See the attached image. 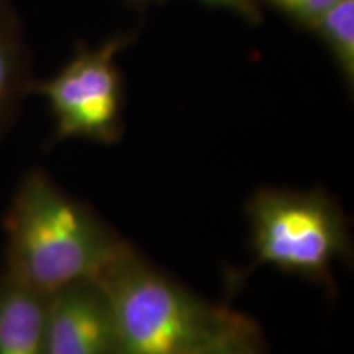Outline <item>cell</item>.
<instances>
[{
    "mask_svg": "<svg viewBox=\"0 0 354 354\" xmlns=\"http://www.w3.org/2000/svg\"><path fill=\"white\" fill-rule=\"evenodd\" d=\"M6 230L7 272L46 297L76 282L94 281L123 245L39 171L20 184Z\"/></svg>",
    "mask_w": 354,
    "mask_h": 354,
    "instance_id": "obj_1",
    "label": "cell"
},
{
    "mask_svg": "<svg viewBox=\"0 0 354 354\" xmlns=\"http://www.w3.org/2000/svg\"><path fill=\"white\" fill-rule=\"evenodd\" d=\"M94 281L109 305L112 354H202L232 315L151 268L127 243Z\"/></svg>",
    "mask_w": 354,
    "mask_h": 354,
    "instance_id": "obj_2",
    "label": "cell"
},
{
    "mask_svg": "<svg viewBox=\"0 0 354 354\" xmlns=\"http://www.w3.org/2000/svg\"><path fill=\"white\" fill-rule=\"evenodd\" d=\"M254 266L268 264L330 282L335 261L351 253L346 216L323 192L263 189L248 203Z\"/></svg>",
    "mask_w": 354,
    "mask_h": 354,
    "instance_id": "obj_3",
    "label": "cell"
},
{
    "mask_svg": "<svg viewBox=\"0 0 354 354\" xmlns=\"http://www.w3.org/2000/svg\"><path fill=\"white\" fill-rule=\"evenodd\" d=\"M131 41L133 37L122 35L95 50L81 44L56 76L33 84V91L48 100L57 138L120 140L123 81L115 56Z\"/></svg>",
    "mask_w": 354,
    "mask_h": 354,
    "instance_id": "obj_4",
    "label": "cell"
},
{
    "mask_svg": "<svg viewBox=\"0 0 354 354\" xmlns=\"http://www.w3.org/2000/svg\"><path fill=\"white\" fill-rule=\"evenodd\" d=\"M112 320L95 281H81L48 302L44 354H112Z\"/></svg>",
    "mask_w": 354,
    "mask_h": 354,
    "instance_id": "obj_5",
    "label": "cell"
},
{
    "mask_svg": "<svg viewBox=\"0 0 354 354\" xmlns=\"http://www.w3.org/2000/svg\"><path fill=\"white\" fill-rule=\"evenodd\" d=\"M48 302L7 272L0 284V354H44Z\"/></svg>",
    "mask_w": 354,
    "mask_h": 354,
    "instance_id": "obj_6",
    "label": "cell"
},
{
    "mask_svg": "<svg viewBox=\"0 0 354 354\" xmlns=\"http://www.w3.org/2000/svg\"><path fill=\"white\" fill-rule=\"evenodd\" d=\"M20 24L10 0H0V125L25 86V51Z\"/></svg>",
    "mask_w": 354,
    "mask_h": 354,
    "instance_id": "obj_7",
    "label": "cell"
},
{
    "mask_svg": "<svg viewBox=\"0 0 354 354\" xmlns=\"http://www.w3.org/2000/svg\"><path fill=\"white\" fill-rule=\"evenodd\" d=\"M310 30L318 33L353 86L354 81V0H339Z\"/></svg>",
    "mask_w": 354,
    "mask_h": 354,
    "instance_id": "obj_8",
    "label": "cell"
},
{
    "mask_svg": "<svg viewBox=\"0 0 354 354\" xmlns=\"http://www.w3.org/2000/svg\"><path fill=\"white\" fill-rule=\"evenodd\" d=\"M202 354H258L254 325L232 313L223 330Z\"/></svg>",
    "mask_w": 354,
    "mask_h": 354,
    "instance_id": "obj_9",
    "label": "cell"
},
{
    "mask_svg": "<svg viewBox=\"0 0 354 354\" xmlns=\"http://www.w3.org/2000/svg\"><path fill=\"white\" fill-rule=\"evenodd\" d=\"M263 2V0H261ZM299 25L312 28L339 0H264Z\"/></svg>",
    "mask_w": 354,
    "mask_h": 354,
    "instance_id": "obj_10",
    "label": "cell"
},
{
    "mask_svg": "<svg viewBox=\"0 0 354 354\" xmlns=\"http://www.w3.org/2000/svg\"><path fill=\"white\" fill-rule=\"evenodd\" d=\"M138 2H151V0H138ZM203 3H209L212 7L227 8L243 17L250 24H259L263 20V12H261V0H201Z\"/></svg>",
    "mask_w": 354,
    "mask_h": 354,
    "instance_id": "obj_11",
    "label": "cell"
}]
</instances>
